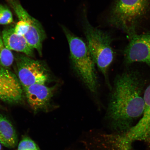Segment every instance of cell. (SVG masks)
Here are the masks:
<instances>
[{
    "label": "cell",
    "instance_id": "30bf717a",
    "mask_svg": "<svg viewBox=\"0 0 150 150\" xmlns=\"http://www.w3.org/2000/svg\"><path fill=\"white\" fill-rule=\"evenodd\" d=\"M144 99L143 115L138 122L133 126L127 134V139L130 141L143 138L150 129V85L144 91Z\"/></svg>",
    "mask_w": 150,
    "mask_h": 150
},
{
    "label": "cell",
    "instance_id": "9a60e30c",
    "mask_svg": "<svg viewBox=\"0 0 150 150\" xmlns=\"http://www.w3.org/2000/svg\"><path fill=\"white\" fill-rule=\"evenodd\" d=\"M18 150H40L38 146L29 138L23 139L19 144Z\"/></svg>",
    "mask_w": 150,
    "mask_h": 150
},
{
    "label": "cell",
    "instance_id": "5bb4252c",
    "mask_svg": "<svg viewBox=\"0 0 150 150\" xmlns=\"http://www.w3.org/2000/svg\"><path fill=\"white\" fill-rule=\"evenodd\" d=\"M13 21L10 9L6 6L0 3V25H7Z\"/></svg>",
    "mask_w": 150,
    "mask_h": 150
},
{
    "label": "cell",
    "instance_id": "8992f818",
    "mask_svg": "<svg viewBox=\"0 0 150 150\" xmlns=\"http://www.w3.org/2000/svg\"><path fill=\"white\" fill-rule=\"evenodd\" d=\"M12 8L19 20L29 24L30 29L24 36L30 46L36 50L40 56L42 55V43L46 35L42 24L30 16L22 6L18 0H6Z\"/></svg>",
    "mask_w": 150,
    "mask_h": 150
},
{
    "label": "cell",
    "instance_id": "e0dca14e",
    "mask_svg": "<svg viewBox=\"0 0 150 150\" xmlns=\"http://www.w3.org/2000/svg\"><path fill=\"white\" fill-rule=\"evenodd\" d=\"M144 138L143 139L147 138L148 139L150 140V129Z\"/></svg>",
    "mask_w": 150,
    "mask_h": 150
},
{
    "label": "cell",
    "instance_id": "9c48e42d",
    "mask_svg": "<svg viewBox=\"0 0 150 150\" xmlns=\"http://www.w3.org/2000/svg\"><path fill=\"white\" fill-rule=\"evenodd\" d=\"M57 86L47 87L45 84H35L23 88L28 104L35 112L46 109L50 105Z\"/></svg>",
    "mask_w": 150,
    "mask_h": 150
},
{
    "label": "cell",
    "instance_id": "52a82bcc",
    "mask_svg": "<svg viewBox=\"0 0 150 150\" xmlns=\"http://www.w3.org/2000/svg\"><path fill=\"white\" fill-rule=\"evenodd\" d=\"M129 38L130 42L124 51L125 63H142L150 67V32L136 33Z\"/></svg>",
    "mask_w": 150,
    "mask_h": 150
},
{
    "label": "cell",
    "instance_id": "3957f363",
    "mask_svg": "<svg viewBox=\"0 0 150 150\" xmlns=\"http://www.w3.org/2000/svg\"><path fill=\"white\" fill-rule=\"evenodd\" d=\"M61 27L68 41L70 59L74 70L89 91L96 93L98 82L95 64L87 45L64 26L61 25Z\"/></svg>",
    "mask_w": 150,
    "mask_h": 150
},
{
    "label": "cell",
    "instance_id": "7c38bea8",
    "mask_svg": "<svg viewBox=\"0 0 150 150\" xmlns=\"http://www.w3.org/2000/svg\"><path fill=\"white\" fill-rule=\"evenodd\" d=\"M18 138L16 130L7 118L0 113V143L5 147L14 148Z\"/></svg>",
    "mask_w": 150,
    "mask_h": 150
},
{
    "label": "cell",
    "instance_id": "8fae6325",
    "mask_svg": "<svg viewBox=\"0 0 150 150\" xmlns=\"http://www.w3.org/2000/svg\"><path fill=\"white\" fill-rule=\"evenodd\" d=\"M2 38L9 50L22 52L30 57L34 56V50L30 46L25 37L15 33L14 27H9L4 30Z\"/></svg>",
    "mask_w": 150,
    "mask_h": 150
},
{
    "label": "cell",
    "instance_id": "6da1fadb",
    "mask_svg": "<svg viewBox=\"0 0 150 150\" xmlns=\"http://www.w3.org/2000/svg\"><path fill=\"white\" fill-rule=\"evenodd\" d=\"M144 81L136 71L127 70L116 76L107 111L114 129L128 132L133 123L142 117L144 109Z\"/></svg>",
    "mask_w": 150,
    "mask_h": 150
},
{
    "label": "cell",
    "instance_id": "4fadbf2b",
    "mask_svg": "<svg viewBox=\"0 0 150 150\" xmlns=\"http://www.w3.org/2000/svg\"><path fill=\"white\" fill-rule=\"evenodd\" d=\"M14 59L12 52L6 47L0 36V65L3 68H8L12 64Z\"/></svg>",
    "mask_w": 150,
    "mask_h": 150
},
{
    "label": "cell",
    "instance_id": "277c9868",
    "mask_svg": "<svg viewBox=\"0 0 150 150\" xmlns=\"http://www.w3.org/2000/svg\"><path fill=\"white\" fill-rule=\"evenodd\" d=\"M83 11L82 25L88 48L95 64L104 75L109 87L111 88L108 71L114 59V52L111 46L112 39L108 33L91 25L88 20L87 12Z\"/></svg>",
    "mask_w": 150,
    "mask_h": 150
},
{
    "label": "cell",
    "instance_id": "7a4b0ae2",
    "mask_svg": "<svg viewBox=\"0 0 150 150\" xmlns=\"http://www.w3.org/2000/svg\"><path fill=\"white\" fill-rule=\"evenodd\" d=\"M150 16V0H115L107 19L110 25L130 37Z\"/></svg>",
    "mask_w": 150,
    "mask_h": 150
},
{
    "label": "cell",
    "instance_id": "ac0fdd59",
    "mask_svg": "<svg viewBox=\"0 0 150 150\" xmlns=\"http://www.w3.org/2000/svg\"><path fill=\"white\" fill-rule=\"evenodd\" d=\"M1 144H0V150H1Z\"/></svg>",
    "mask_w": 150,
    "mask_h": 150
},
{
    "label": "cell",
    "instance_id": "5b68a950",
    "mask_svg": "<svg viewBox=\"0 0 150 150\" xmlns=\"http://www.w3.org/2000/svg\"><path fill=\"white\" fill-rule=\"evenodd\" d=\"M16 62L18 79L22 87L45 84L49 80L47 70L42 62L21 55L16 58Z\"/></svg>",
    "mask_w": 150,
    "mask_h": 150
},
{
    "label": "cell",
    "instance_id": "ba28073f",
    "mask_svg": "<svg viewBox=\"0 0 150 150\" xmlns=\"http://www.w3.org/2000/svg\"><path fill=\"white\" fill-rule=\"evenodd\" d=\"M22 86L16 75L0 67V100L9 103H19L23 97Z\"/></svg>",
    "mask_w": 150,
    "mask_h": 150
},
{
    "label": "cell",
    "instance_id": "2e32d148",
    "mask_svg": "<svg viewBox=\"0 0 150 150\" xmlns=\"http://www.w3.org/2000/svg\"><path fill=\"white\" fill-rule=\"evenodd\" d=\"M29 29V24L21 20H19L14 27L15 33L17 34L23 36L27 33Z\"/></svg>",
    "mask_w": 150,
    "mask_h": 150
}]
</instances>
